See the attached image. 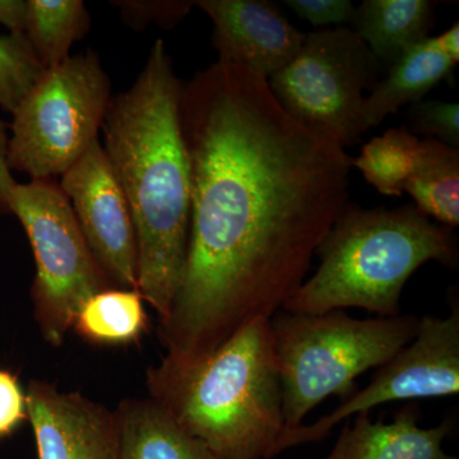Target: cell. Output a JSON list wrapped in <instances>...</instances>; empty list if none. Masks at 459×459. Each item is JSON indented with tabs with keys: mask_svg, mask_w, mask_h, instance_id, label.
<instances>
[{
	"mask_svg": "<svg viewBox=\"0 0 459 459\" xmlns=\"http://www.w3.org/2000/svg\"><path fill=\"white\" fill-rule=\"evenodd\" d=\"M192 208L188 250L162 341L193 361L303 285L349 204L352 157L280 107L267 80L219 62L183 86Z\"/></svg>",
	"mask_w": 459,
	"mask_h": 459,
	"instance_id": "6da1fadb",
	"label": "cell"
},
{
	"mask_svg": "<svg viewBox=\"0 0 459 459\" xmlns=\"http://www.w3.org/2000/svg\"><path fill=\"white\" fill-rule=\"evenodd\" d=\"M183 83L162 40L126 92L111 98L104 151L131 210L142 298L170 314L188 250L192 180L180 122Z\"/></svg>",
	"mask_w": 459,
	"mask_h": 459,
	"instance_id": "7a4b0ae2",
	"label": "cell"
},
{
	"mask_svg": "<svg viewBox=\"0 0 459 459\" xmlns=\"http://www.w3.org/2000/svg\"><path fill=\"white\" fill-rule=\"evenodd\" d=\"M151 398L219 459H272L287 430L271 319H255L210 355L165 358Z\"/></svg>",
	"mask_w": 459,
	"mask_h": 459,
	"instance_id": "3957f363",
	"label": "cell"
},
{
	"mask_svg": "<svg viewBox=\"0 0 459 459\" xmlns=\"http://www.w3.org/2000/svg\"><path fill=\"white\" fill-rule=\"evenodd\" d=\"M316 273L296 290L283 312L325 314L359 307L391 318L401 314L410 277L428 262L458 268L453 229L413 204L365 208L347 204L316 247Z\"/></svg>",
	"mask_w": 459,
	"mask_h": 459,
	"instance_id": "277c9868",
	"label": "cell"
},
{
	"mask_svg": "<svg viewBox=\"0 0 459 459\" xmlns=\"http://www.w3.org/2000/svg\"><path fill=\"white\" fill-rule=\"evenodd\" d=\"M419 320L411 314L356 319L344 310L274 314L271 325L287 430L301 427L325 398L352 397L359 391L356 377L394 358L415 338Z\"/></svg>",
	"mask_w": 459,
	"mask_h": 459,
	"instance_id": "5b68a950",
	"label": "cell"
},
{
	"mask_svg": "<svg viewBox=\"0 0 459 459\" xmlns=\"http://www.w3.org/2000/svg\"><path fill=\"white\" fill-rule=\"evenodd\" d=\"M111 98L110 80L96 51L47 69L12 114L11 171L31 180L62 177L99 140Z\"/></svg>",
	"mask_w": 459,
	"mask_h": 459,
	"instance_id": "8992f818",
	"label": "cell"
},
{
	"mask_svg": "<svg viewBox=\"0 0 459 459\" xmlns=\"http://www.w3.org/2000/svg\"><path fill=\"white\" fill-rule=\"evenodd\" d=\"M8 212L20 220L31 244L36 320L45 340L59 346L82 305L114 286L93 258L57 181L17 183L9 195Z\"/></svg>",
	"mask_w": 459,
	"mask_h": 459,
	"instance_id": "52a82bcc",
	"label": "cell"
},
{
	"mask_svg": "<svg viewBox=\"0 0 459 459\" xmlns=\"http://www.w3.org/2000/svg\"><path fill=\"white\" fill-rule=\"evenodd\" d=\"M382 63L349 27L307 33L294 59L268 78L280 107L305 128L343 148L360 141L365 91L379 82Z\"/></svg>",
	"mask_w": 459,
	"mask_h": 459,
	"instance_id": "ba28073f",
	"label": "cell"
},
{
	"mask_svg": "<svg viewBox=\"0 0 459 459\" xmlns=\"http://www.w3.org/2000/svg\"><path fill=\"white\" fill-rule=\"evenodd\" d=\"M459 392V307L446 318L425 316L415 338L371 377L369 385L341 402L336 410L312 425L286 430L280 452L322 442L343 420L388 402L446 397Z\"/></svg>",
	"mask_w": 459,
	"mask_h": 459,
	"instance_id": "9c48e42d",
	"label": "cell"
},
{
	"mask_svg": "<svg viewBox=\"0 0 459 459\" xmlns=\"http://www.w3.org/2000/svg\"><path fill=\"white\" fill-rule=\"evenodd\" d=\"M59 186L111 285L137 290V240L131 210L100 140L60 177Z\"/></svg>",
	"mask_w": 459,
	"mask_h": 459,
	"instance_id": "30bf717a",
	"label": "cell"
},
{
	"mask_svg": "<svg viewBox=\"0 0 459 459\" xmlns=\"http://www.w3.org/2000/svg\"><path fill=\"white\" fill-rule=\"evenodd\" d=\"M39 459H117V415L101 404L48 382L27 388Z\"/></svg>",
	"mask_w": 459,
	"mask_h": 459,
	"instance_id": "8fae6325",
	"label": "cell"
},
{
	"mask_svg": "<svg viewBox=\"0 0 459 459\" xmlns=\"http://www.w3.org/2000/svg\"><path fill=\"white\" fill-rule=\"evenodd\" d=\"M195 5L212 21L219 60L264 80L285 68L305 40V33L265 0H199Z\"/></svg>",
	"mask_w": 459,
	"mask_h": 459,
	"instance_id": "7c38bea8",
	"label": "cell"
},
{
	"mask_svg": "<svg viewBox=\"0 0 459 459\" xmlns=\"http://www.w3.org/2000/svg\"><path fill=\"white\" fill-rule=\"evenodd\" d=\"M418 406L403 407L394 421H373L370 412L346 422L333 449L325 459H458L444 452L451 422L420 428Z\"/></svg>",
	"mask_w": 459,
	"mask_h": 459,
	"instance_id": "4fadbf2b",
	"label": "cell"
},
{
	"mask_svg": "<svg viewBox=\"0 0 459 459\" xmlns=\"http://www.w3.org/2000/svg\"><path fill=\"white\" fill-rule=\"evenodd\" d=\"M455 63L435 44L425 39L389 65L388 75L379 81L362 105L365 132L379 126L388 115L404 105L421 101L429 91L452 75Z\"/></svg>",
	"mask_w": 459,
	"mask_h": 459,
	"instance_id": "5bb4252c",
	"label": "cell"
},
{
	"mask_svg": "<svg viewBox=\"0 0 459 459\" xmlns=\"http://www.w3.org/2000/svg\"><path fill=\"white\" fill-rule=\"evenodd\" d=\"M117 459H219L152 398L128 400L117 412Z\"/></svg>",
	"mask_w": 459,
	"mask_h": 459,
	"instance_id": "9a60e30c",
	"label": "cell"
},
{
	"mask_svg": "<svg viewBox=\"0 0 459 459\" xmlns=\"http://www.w3.org/2000/svg\"><path fill=\"white\" fill-rule=\"evenodd\" d=\"M437 2L365 0L352 25L380 63L392 65L411 48L429 38Z\"/></svg>",
	"mask_w": 459,
	"mask_h": 459,
	"instance_id": "2e32d148",
	"label": "cell"
},
{
	"mask_svg": "<svg viewBox=\"0 0 459 459\" xmlns=\"http://www.w3.org/2000/svg\"><path fill=\"white\" fill-rule=\"evenodd\" d=\"M404 192L415 207L429 219L446 228L459 225V148L425 138L418 166L407 181Z\"/></svg>",
	"mask_w": 459,
	"mask_h": 459,
	"instance_id": "e0dca14e",
	"label": "cell"
},
{
	"mask_svg": "<svg viewBox=\"0 0 459 459\" xmlns=\"http://www.w3.org/2000/svg\"><path fill=\"white\" fill-rule=\"evenodd\" d=\"M143 301L138 290L110 287L82 305L72 329L84 340L102 346L135 342L148 323Z\"/></svg>",
	"mask_w": 459,
	"mask_h": 459,
	"instance_id": "ac0fdd59",
	"label": "cell"
},
{
	"mask_svg": "<svg viewBox=\"0 0 459 459\" xmlns=\"http://www.w3.org/2000/svg\"><path fill=\"white\" fill-rule=\"evenodd\" d=\"M91 17L82 0H27V40L45 69L62 65L72 45L82 40Z\"/></svg>",
	"mask_w": 459,
	"mask_h": 459,
	"instance_id": "d6986e66",
	"label": "cell"
},
{
	"mask_svg": "<svg viewBox=\"0 0 459 459\" xmlns=\"http://www.w3.org/2000/svg\"><path fill=\"white\" fill-rule=\"evenodd\" d=\"M421 140L406 126L386 131L361 148L352 168L377 192L389 197L403 195L407 181L418 166Z\"/></svg>",
	"mask_w": 459,
	"mask_h": 459,
	"instance_id": "ffe728a7",
	"label": "cell"
},
{
	"mask_svg": "<svg viewBox=\"0 0 459 459\" xmlns=\"http://www.w3.org/2000/svg\"><path fill=\"white\" fill-rule=\"evenodd\" d=\"M45 71L25 33L0 35V108L13 114Z\"/></svg>",
	"mask_w": 459,
	"mask_h": 459,
	"instance_id": "44dd1931",
	"label": "cell"
},
{
	"mask_svg": "<svg viewBox=\"0 0 459 459\" xmlns=\"http://www.w3.org/2000/svg\"><path fill=\"white\" fill-rule=\"evenodd\" d=\"M410 128L413 134H424L459 148V105L437 100H421L410 107Z\"/></svg>",
	"mask_w": 459,
	"mask_h": 459,
	"instance_id": "7402d4cb",
	"label": "cell"
},
{
	"mask_svg": "<svg viewBox=\"0 0 459 459\" xmlns=\"http://www.w3.org/2000/svg\"><path fill=\"white\" fill-rule=\"evenodd\" d=\"M27 391L16 374L0 369V444L29 421Z\"/></svg>",
	"mask_w": 459,
	"mask_h": 459,
	"instance_id": "603a6c76",
	"label": "cell"
},
{
	"mask_svg": "<svg viewBox=\"0 0 459 459\" xmlns=\"http://www.w3.org/2000/svg\"><path fill=\"white\" fill-rule=\"evenodd\" d=\"M124 20L133 27L156 22L174 26L189 13L195 2H117Z\"/></svg>",
	"mask_w": 459,
	"mask_h": 459,
	"instance_id": "cb8c5ba5",
	"label": "cell"
},
{
	"mask_svg": "<svg viewBox=\"0 0 459 459\" xmlns=\"http://www.w3.org/2000/svg\"><path fill=\"white\" fill-rule=\"evenodd\" d=\"M287 7L316 27L344 25L355 20L356 8L350 0H285Z\"/></svg>",
	"mask_w": 459,
	"mask_h": 459,
	"instance_id": "d4e9b609",
	"label": "cell"
},
{
	"mask_svg": "<svg viewBox=\"0 0 459 459\" xmlns=\"http://www.w3.org/2000/svg\"><path fill=\"white\" fill-rule=\"evenodd\" d=\"M8 126L0 120V213H9V195L17 184L8 166Z\"/></svg>",
	"mask_w": 459,
	"mask_h": 459,
	"instance_id": "484cf974",
	"label": "cell"
},
{
	"mask_svg": "<svg viewBox=\"0 0 459 459\" xmlns=\"http://www.w3.org/2000/svg\"><path fill=\"white\" fill-rule=\"evenodd\" d=\"M27 0H0V23L9 32L25 31Z\"/></svg>",
	"mask_w": 459,
	"mask_h": 459,
	"instance_id": "4316f807",
	"label": "cell"
},
{
	"mask_svg": "<svg viewBox=\"0 0 459 459\" xmlns=\"http://www.w3.org/2000/svg\"><path fill=\"white\" fill-rule=\"evenodd\" d=\"M435 44L443 51L449 59L457 65L459 60V25L455 23L451 29L446 30V32L440 33L439 36H435Z\"/></svg>",
	"mask_w": 459,
	"mask_h": 459,
	"instance_id": "83f0119b",
	"label": "cell"
}]
</instances>
